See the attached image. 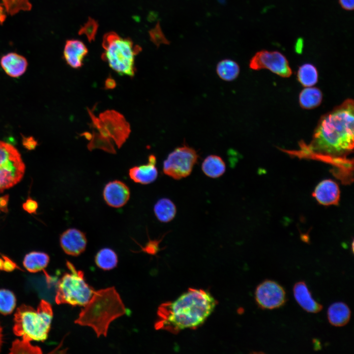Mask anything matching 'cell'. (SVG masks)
<instances>
[{
  "label": "cell",
  "mask_w": 354,
  "mask_h": 354,
  "mask_svg": "<svg viewBox=\"0 0 354 354\" xmlns=\"http://www.w3.org/2000/svg\"><path fill=\"white\" fill-rule=\"evenodd\" d=\"M354 101L346 99L320 118L304 154L341 162L354 145Z\"/></svg>",
  "instance_id": "1"
},
{
  "label": "cell",
  "mask_w": 354,
  "mask_h": 354,
  "mask_svg": "<svg viewBox=\"0 0 354 354\" xmlns=\"http://www.w3.org/2000/svg\"><path fill=\"white\" fill-rule=\"evenodd\" d=\"M216 304L209 292L190 288L175 300L158 307L154 327L175 334L184 329L196 328L206 321Z\"/></svg>",
  "instance_id": "2"
},
{
  "label": "cell",
  "mask_w": 354,
  "mask_h": 354,
  "mask_svg": "<svg viewBox=\"0 0 354 354\" xmlns=\"http://www.w3.org/2000/svg\"><path fill=\"white\" fill-rule=\"evenodd\" d=\"M125 313L119 294L115 287H109L94 292L74 322L92 328L97 337H106L110 324Z\"/></svg>",
  "instance_id": "3"
},
{
  "label": "cell",
  "mask_w": 354,
  "mask_h": 354,
  "mask_svg": "<svg viewBox=\"0 0 354 354\" xmlns=\"http://www.w3.org/2000/svg\"><path fill=\"white\" fill-rule=\"evenodd\" d=\"M53 317L51 305L44 299L36 309L22 304L14 314L13 331L24 340L43 342L48 337Z\"/></svg>",
  "instance_id": "4"
},
{
  "label": "cell",
  "mask_w": 354,
  "mask_h": 354,
  "mask_svg": "<svg viewBox=\"0 0 354 354\" xmlns=\"http://www.w3.org/2000/svg\"><path fill=\"white\" fill-rule=\"evenodd\" d=\"M104 49L102 59L120 75L132 77L135 74V57L142 51L130 38H122L114 31L106 33L102 40Z\"/></svg>",
  "instance_id": "5"
},
{
  "label": "cell",
  "mask_w": 354,
  "mask_h": 354,
  "mask_svg": "<svg viewBox=\"0 0 354 354\" xmlns=\"http://www.w3.org/2000/svg\"><path fill=\"white\" fill-rule=\"evenodd\" d=\"M66 266L70 272L64 273L59 280L55 301L58 304L84 306L89 301L95 290L86 282L83 271L77 270L69 261H66Z\"/></svg>",
  "instance_id": "6"
},
{
  "label": "cell",
  "mask_w": 354,
  "mask_h": 354,
  "mask_svg": "<svg viewBox=\"0 0 354 354\" xmlns=\"http://www.w3.org/2000/svg\"><path fill=\"white\" fill-rule=\"evenodd\" d=\"M25 170L18 149L12 145L0 141V193L18 183Z\"/></svg>",
  "instance_id": "7"
},
{
  "label": "cell",
  "mask_w": 354,
  "mask_h": 354,
  "mask_svg": "<svg viewBox=\"0 0 354 354\" xmlns=\"http://www.w3.org/2000/svg\"><path fill=\"white\" fill-rule=\"evenodd\" d=\"M93 126L103 136L113 140L120 148L128 138L130 126L124 116L115 110H106L99 117L88 109Z\"/></svg>",
  "instance_id": "8"
},
{
  "label": "cell",
  "mask_w": 354,
  "mask_h": 354,
  "mask_svg": "<svg viewBox=\"0 0 354 354\" xmlns=\"http://www.w3.org/2000/svg\"><path fill=\"white\" fill-rule=\"evenodd\" d=\"M199 158L192 148L184 145L175 148L164 161L163 171L166 175L176 180L189 176Z\"/></svg>",
  "instance_id": "9"
},
{
  "label": "cell",
  "mask_w": 354,
  "mask_h": 354,
  "mask_svg": "<svg viewBox=\"0 0 354 354\" xmlns=\"http://www.w3.org/2000/svg\"><path fill=\"white\" fill-rule=\"evenodd\" d=\"M249 66L254 70L266 69L284 78L292 74L287 59L277 51L262 50L256 52L250 60Z\"/></svg>",
  "instance_id": "10"
},
{
  "label": "cell",
  "mask_w": 354,
  "mask_h": 354,
  "mask_svg": "<svg viewBox=\"0 0 354 354\" xmlns=\"http://www.w3.org/2000/svg\"><path fill=\"white\" fill-rule=\"evenodd\" d=\"M255 300L263 309L279 308L286 302V294L282 286L276 282L266 280L261 283L255 291Z\"/></svg>",
  "instance_id": "11"
},
{
  "label": "cell",
  "mask_w": 354,
  "mask_h": 354,
  "mask_svg": "<svg viewBox=\"0 0 354 354\" xmlns=\"http://www.w3.org/2000/svg\"><path fill=\"white\" fill-rule=\"evenodd\" d=\"M60 245L67 255L78 256L86 250L87 239L85 233L76 228H69L60 236Z\"/></svg>",
  "instance_id": "12"
},
{
  "label": "cell",
  "mask_w": 354,
  "mask_h": 354,
  "mask_svg": "<svg viewBox=\"0 0 354 354\" xmlns=\"http://www.w3.org/2000/svg\"><path fill=\"white\" fill-rule=\"evenodd\" d=\"M103 197L109 206L119 208L124 206L129 201L130 197V189L121 180L111 181L105 185Z\"/></svg>",
  "instance_id": "13"
},
{
  "label": "cell",
  "mask_w": 354,
  "mask_h": 354,
  "mask_svg": "<svg viewBox=\"0 0 354 354\" xmlns=\"http://www.w3.org/2000/svg\"><path fill=\"white\" fill-rule=\"evenodd\" d=\"M340 192L337 183L330 179L321 181L315 187L313 196L320 204L324 206L337 205Z\"/></svg>",
  "instance_id": "14"
},
{
  "label": "cell",
  "mask_w": 354,
  "mask_h": 354,
  "mask_svg": "<svg viewBox=\"0 0 354 354\" xmlns=\"http://www.w3.org/2000/svg\"><path fill=\"white\" fill-rule=\"evenodd\" d=\"M156 162L155 156L153 154L150 155L147 164L135 166L129 169V177L135 182L142 184L153 182L158 177Z\"/></svg>",
  "instance_id": "15"
},
{
  "label": "cell",
  "mask_w": 354,
  "mask_h": 354,
  "mask_svg": "<svg viewBox=\"0 0 354 354\" xmlns=\"http://www.w3.org/2000/svg\"><path fill=\"white\" fill-rule=\"evenodd\" d=\"M88 53V50L82 41L77 39H69L66 41L63 57L67 63L71 67L78 68L82 66L83 60Z\"/></svg>",
  "instance_id": "16"
},
{
  "label": "cell",
  "mask_w": 354,
  "mask_h": 354,
  "mask_svg": "<svg viewBox=\"0 0 354 354\" xmlns=\"http://www.w3.org/2000/svg\"><path fill=\"white\" fill-rule=\"evenodd\" d=\"M293 293L295 300L305 311L317 313L322 310L323 305L313 298L305 282H296L293 287Z\"/></svg>",
  "instance_id": "17"
},
{
  "label": "cell",
  "mask_w": 354,
  "mask_h": 354,
  "mask_svg": "<svg viewBox=\"0 0 354 354\" xmlns=\"http://www.w3.org/2000/svg\"><path fill=\"white\" fill-rule=\"evenodd\" d=\"M0 63L4 72L13 78L22 76L26 72L28 65L24 57L13 52L3 56Z\"/></svg>",
  "instance_id": "18"
},
{
  "label": "cell",
  "mask_w": 354,
  "mask_h": 354,
  "mask_svg": "<svg viewBox=\"0 0 354 354\" xmlns=\"http://www.w3.org/2000/svg\"><path fill=\"white\" fill-rule=\"evenodd\" d=\"M327 318L329 323L335 326L346 325L351 318V310L344 302H337L331 304L328 308Z\"/></svg>",
  "instance_id": "19"
},
{
  "label": "cell",
  "mask_w": 354,
  "mask_h": 354,
  "mask_svg": "<svg viewBox=\"0 0 354 354\" xmlns=\"http://www.w3.org/2000/svg\"><path fill=\"white\" fill-rule=\"evenodd\" d=\"M49 255L42 252L32 251L27 254L23 262L25 268L30 272L36 273L43 270L48 266Z\"/></svg>",
  "instance_id": "20"
},
{
  "label": "cell",
  "mask_w": 354,
  "mask_h": 354,
  "mask_svg": "<svg viewBox=\"0 0 354 354\" xmlns=\"http://www.w3.org/2000/svg\"><path fill=\"white\" fill-rule=\"evenodd\" d=\"M201 168L207 177L216 178L225 173L226 167L221 157L216 155H209L203 161Z\"/></svg>",
  "instance_id": "21"
},
{
  "label": "cell",
  "mask_w": 354,
  "mask_h": 354,
  "mask_svg": "<svg viewBox=\"0 0 354 354\" xmlns=\"http://www.w3.org/2000/svg\"><path fill=\"white\" fill-rule=\"evenodd\" d=\"M322 100V92L316 87H306L299 95V105L304 109L310 110L318 107Z\"/></svg>",
  "instance_id": "22"
},
{
  "label": "cell",
  "mask_w": 354,
  "mask_h": 354,
  "mask_svg": "<svg viewBox=\"0 0 354 354\" xmlns=\"http://www.w3.org/2000/svg\"><path fill=\"white\" fill-rule=\"evenodd\" d=\"M154 214L160 222L168 223L176 216L177 208L175 204L169 199L163 198L158 200L153 207Z\"/></svg>",
  "instance_id": "23"
},
{
  "label": "cell",
  "mask_w": 354,
  "mask_h": 354,
  "mask_svg": "<svg viewBox=\"0 0 354 354\" xmlns=\"http://www.w3.org/2000/svg\"><path fill=\"white\" fill-rule=\"evenodd\" d=\"M94 261L99 268L104 270H110L117 266L118 257L113 249L105 247L97 252L94 257Z\"/></svg>",
  "instance_id": "24"
},
{
  "label": "cell",
  "mask_w": 354,
  "mask_h": 354,
  "mask_svg": "<svg viewBox=\"0 0 354 354\" xmlns=\"http://www.w3.org/2000/svg\"><path fill=\"white\" fill-rule=\"evenodd\" d=\"M240 68L235 61L231 59H224L220 61L216 66V73L218 76L226 81H232L239 75Z\"/></svg>",
  "instance_id": "25"
},
{
  "label": "cell",
  "mask_w": 354,
  "mask_h": 354,
  "mask_svg": "<svg viewBox=\"0 0 354 354\" xmlns=\"http://www.w3.org/2000/svg\"><path fill=\"white\" fill-rule=\"evenodd\" d=\"M297 77L298 82L303 87H312L318 82V72L313 64L306 63L299 67Z\"/></svg>",
  "instance_id": "26"
},
{
  "label": "cell",
  "mask_w": 354,
  "mask_h": 354,
  "mask_svg": "<svg viewBox=\"0 0 354 354\" xmlns=\"http://www.w3.org/2000/svg\"><path fill=\"white\" fill-rule=\"evenodd\" d=\"M89 140L90 142L87 146L89 150L98 148L110 153H116L111 139L103 136L99 132L93 131Z\"/></svg>",
  "instance_id": "27"
},
{
  "label": "cell",
  "mask_w": 354,
  "mask_h": 354,
  "mask_svg": "<svg viewBox=\"0 0 354 354\" xmlns=\"http://www.w3.org/2000/svg\"><path fill=\"white\" fill-rule=\"evenodd\" d=\"M16 304V299L11 291L6 289L0 290V313L4 315L11 314Z\"/></svg>",
  "instance_id": "28"
},
{
  "label": "cell",
  "mask_w": 354,
  "mask_h": 354,
  "mask_svg": "<svg viewBox=\"0 0 354 354\" xmlns=\"http://www.w3.org/2000/svg\"><path fill=\"white\" fill-rule=\"evenodd\" d=\"M42 352L38 346L32 345L30 341L24 339H16L12 343L9 354H40Z\"/></svg>",
  "instance_id": "29"
},
{
  "label": "cell",
  "mask_w": 354,
  "mask_h": 354,
  "mask_svg": "<svg viewBox=\"0 0 354 354\" xmlns=\"http://www.w3.org/2000/svg\"><path fill=\"white\" fill-rule=\"evenodd\" d=\"M98 23L94 19L88 17L87 22L80 29L78 34L85 35L89 43L94 41L98 29Z\"/></svg>",
  "instance_id": "30"
},
{
  "label": "cell",
  "mask_w": 354,
  "mask_h": 354,
  "mask_svg": "<svg viewBox=\"0 0 354 354\" xmlns=\"http://www.w3.org/2000/svg\"><path fill=\"white\" fill-rule=\"evenodd\" d=\"M150 40L157 47L161 44L169 45L170 41L166 37L163 32L158 21L155 27L148 31Z\"/></svg>",
  "instance_id": "31"
},
{
  "label": "cell",
  "mask_w": 354,
  "mask_h": 354,
  "mask_svg": "<svg viewBox=\"0 0 354 354\" xmlns=\"http://www.w3.org/2000/svg\"><path fill=\"white\" fill-rule=\"evenodd\" d=\"M38 207L37 202L30 197H29L22 204L23 209L30 214L36 213Z\"/></svg>",
  "instance_id": "32"
},
{
  "label": "cell",
  "mask_w": 354,
  "mask_h": 354,
  "mask_svg": "<svg viewBox=\"0 0 354 354\" xmlns=\"http://www.w3.org/2000/svg\"><path fill=\"white\" fill-rule=\"evenodd\" d=\"M3 259H0V269L10 271L16 266V264L8 257L2 256Z\"/></svg>",
  "instance_id": "33"
},
{
  "label": "cell",
  "mask_w": 354,
  "mask_h": 354,
  "mask_svg": "<svg viewBox=\"0 0 354 354\" xmlns=\"http://www.w3.org/2000/svg\"><path fill=\"white\" fill-rule=\"evenodd\" d=\"M23 146L28 150H33L37 145V141L32 137H24L22 139Z\"/></svg>",
  "instance_id": "34"
},
{
  "label": "cell",
  "mask_w": 354,
  "mask_h": 354,
  "mask_svg": "<svg viewBox=\"0 0 354 354\" xmlns=\"http://www.w3.org/2000/svg\"><path fill=\"white\" fill-rule=\"evenodd\" d=\"M159 241L149 240L146 246L143 249L146 252L150 254H155L158 251Z\"/></svg>",
  "instance_id": "35"
},
{
  "label": "cell",
  "mask_w": 354,
  "mask_h": 354,
  "mask_svg": "<svg viewBox=\"0 0 354 354\" xmlns=\"http://www.w3.org/2000/svg\"><path fill=\"white\" fill-rule=\"evenodd\" d=\"M9 195L5 194L0 197V212L7 213Z\"/></svg>",
  "instance_id": "36"
},
{
  "label": "cell",
  "mask_w": 354,
  "mask_h": 354,
  "mask_svg": "<svg viewBox=\"0 0 354 354\" xmlns=\"http://www.w3.org/2000/svg\"><path fill=\"white\" fill-rule=\"evenodd\" d=\"M341 7L347 11L353 10L354 8V0H338Z\"/></svg>",
  "instance_id": "37"
},
{
  "label": "cell",
  "mask_w": 354,
  "mask_h": 354,
  "mask_svg": "<svg viewBox=\"0 0 354 354\" xmlns=\"http://www.w3.org/2000/svg\"><path fill=\"white\" fill-rule=\"evenodd\" d=\"M295 51L298 54L302 52L303 47V40L302 38H299L297 39L295 44Z\"/></svg>",
  "instance_id": "38"
},
{
  "label": "cell",
  "mask_w": 354,
  "mask_h": 354,
  "mask_svg": "<svg viewBox=\"0 0 354 354\" xmlns=\"http://www.w3.org/2000/svg\"><path fill=\"white\" fill-rule=\"evenodd\" d=\"M116 86L115 81L111 78H108L107 79L105 83V87L107 88H113Z\"/></svg>",
  "instance_id": "39"
},
{
  "label": "cell",
  "mask_w": 354,
  "mask_h": 354,
  "mask_svg": "<svg viewBox=\"0 0 354 354\" xmlns=\"http://www.w3.org/2000/svg\"><path fill=\"white\" fill-rule=\"evenodd\" d=\"M6 18L5 12L4 11V8L2 5V4L0 2V23L2 24Z\"/></svg>",
  "instance_id": "40"
},
{
  "label": "cell",
  "mask_w": 354,
  "mask_h": 354,
  "mask_svg": "<svg viewBox=\"0 0 354 354\" xmlns=\"http://www.w3.org/2000/svg\"><path fill=\"white\" fill-rule=\"evenodd\" d=\"M2 343V328L0 325V351Z\"/></svg>",
  "instance_id": "41"
}]
</instances>
